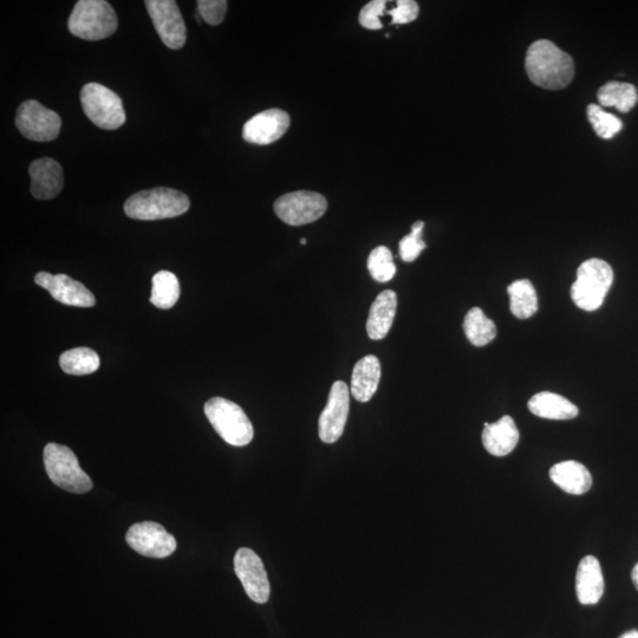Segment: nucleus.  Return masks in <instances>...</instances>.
<instances>
[{
    "label": "nucleus",
    "instance_id": "1",
    "mask_svg": "<svg viewBox=\"0 0 638 638\" xmlns=\"http://www.w3.org/2000/svg\"><path fill=\"white\" fill-rule=\"evenodd\" d=\"M525 68L532 83L548 90L568 87L575 76L572 57L546 39L531 44L527 50Z\"/></svg>",
    "mask_w": 638,
    "mask_h": 638
},
{
    "label": "nucleus",
    "instance_id": "2",
    "mask_svg": "<svg viewBox=\"0 0 638 638\" xmlns=\"http://www.w3.org/2000/svg\"><path fill=\"white\" fill-rule=\"evenodd\" d=\"M190 205L185 193L159 187L133 194L126 201L125 212L129 218L152 221L182 216Z\"/></svg>",
    "mask_w": 638,
    "mask_h": 638
},
{
    "label": "nucleus",
    "instance_id": "3",
    "mask_svg": "<svg viewBox=\"0 0 638 638\" xmlns=\"http://www.w3.org/2000/svg\"><path fill=\"white\" fill-rule=\"evenodd\" d=\"M613 283L614 271L607 262L597 258L585 260L571 286L572 301L585 311L600 309Z\"/></svg>",
    "mask_w": 638,
    "mask_h": 638
},
{
    "label": "nucleus",
    "instance_id": "4",
    "mask_svg": "<svg viewBox=\"0 0 638 638\" xmlns=\"http://www.w3.org/2000/svg\"><path fill=\"white\" fill-rule=\"evenodd\" d=\"M119 26L113 6L104 0H80L69 17L68 28L86 41H101L115 34Z\"/></svg>",
    "mask_w": 638,
    "mask_h": 638
},
{
    "label": "nucleus",
    "instance_id": "5",
    "mask_svg": "<svg viewBox=\"0 0 638 638\" xmlns=\"http://www.w3.org/2000/svg\"><path fill=\"white\" fill-rule=\"evenodd\" d=\"M205 414L220 438L229 445H249L255 436L250 419L237 403L223 397H213L206 402Z\"/></svg>",
    "mask_w": 638,
    "mask_h": 638
},
{
    "label": "nucleus",
    "instance_id": "6",
    "mask_svg": "<svg viewBox=\"0 0 638 638\" xmlns=\"http://www.w3.org/2000/svg\"><path fill=\"white\" fill-rule=\"evenodd\" d=\"M44 465L52 483L62 490L75 494L93 490V481L82 470L75 453L69 447L58 444L45 446Z\"/></svg>",
    "mask_w": 638,
    "mask_h": 638
},
{
    "label": "nucleus",
    "instance_id": "7",
    "mask_svg": "<svg viewBox=\"0 0 638 638\" xmlns=\"http://www.w3.org/2000/svg\"><path fill=\"white\" fill-rule=\"evenodd\" d=\"M81 103L88 119L101 129H119L126 122L120 96L100 83H88L82 88Z\"/></svg>",
    "mask_w": 638,
    "mask_h": 638
},
{
    "label": "nucleus",
    "instance_id": "8",
    "mask_svg": "<svg viewBox=\"0 0 638 638\" xmlns=\"http://www.w3.org/2000/svg\"><path fill=\"white\" fill-rule=\"evenodd\" d=\"M16 125L24 138L49 142L60 135L62 120L54 110L45 108L35 100H29L18 107Z\"/></svg>",
    "mask_w": 638,
    "mask_h": 638
},
{
    "label": "nucleus",
    "instance_id": "9",
    "mask_svg": "<svg viewBox=\"0 0 638 638\" xmlns=\"http://www.w3.org/2000/svg\"><path fill=\"white\" fill-rule=\"evenodd\" d=\"M277 217L291 226L314 223L328 210V201L322 194L299 191L284 194L275 206Z\"/></svg>",
    "mask_w": 638,
    "mask_h": 638
},
{
    "label": "nucleus",
    "instance_id": "10",
    "mask_svg": "<svg viewBox=\"0 0 638 638\" xmlns=\"http://www.w3.org/2000/svg\"><path fill=\"white\" fill-rule=\"evenodd\" d=\"M161 41L172 50L186 43V25L179 6L173 0H147L145 3Z\"/></svg>",
    "mask_w": 638,
    "mask_h": 638
},
{
    "label": "nucleus",
    "instance_id": "11",
    "mask_svg": "<svg viewBox=\"0 0 638 638\" xmlns=\"http://www.w3.org/2000/svg\"><path fill=\"white\" fill-rule=\"evenodd\" d=\"M126 540L130 548L149 558H166L177 550V540L164 526L154 522L130 526Z\"/></svg>",
    "mask_w": 638,
    "mask_h": 638
},
{
    "label": "nucleus",
    "instance_id": "12",
    "mask_svg": "<svg viewBox=\"0 0 638 638\" xmlns=\"http://www.w3.org/2000/svg\"><path fill=\"white\" fill-rule=\"evenodd\" d=\"M350 407L349 387L343 381L332 384L328 405L318 421L319 438L324 444H335L347 425Z\"/></svg>",
    "mask_w": 638,
    "mask_h": 638
},
{
    "label": "nucleus",
    "instance_id": "13",
    "mask_svg": "<svg viewBox=\"0 0 638 638\" xmlns=\"http://www.w3.org/2000/svg\"><path fill=\"white\" fill-rule=\"evenodd\" d=\"M234 571L253 602L264 604L270 598L268 572L262 559L251 549H239L234 557Z\"/></svg>",
    "mask_w": 638,
    "mask_h": 638
},
{
    "label": "nucleus",
    "instance_id": "14",
    "mask_svg": "<svg viewBox=\"0 0 638 638\" xmlns=\"http://www.w3.org/2000/svg\"><path fill=\"white\" fill-rule=\"evenodd\" d=\"M35 282L41 288L48 290L57 302L70 307L91 308L96 304V299L90 290L67 275L54 276L48 272H39Z\"/></svg>",
    "mask_w": 638,
    "mask_h": 638
},
{
    "label": "nucleus",
    "instance_id": "15",
    "mask_svg": "<svg viewBox=\"0 0 638 638\" xmlns=\"http://www.w3.org/2000/svg\"><path fill=\"white\" fill-rule=\"evenodd\" d=\"M290 116L282 109H268L245 123L243 138L253 145L266 146L288 132Z\"/></svg>",
    "mask_w": 638,
    "mask_h": 638
},
{
    "label": "nucleus",
    "instance_id": "16",
    "mask_svg": "<svg viewBox=\"0 0 638 638\" xmlns=\"http://www.w3.org/2000/svg\"><path fill=\"white\" fill-rule=\"evenodd\" d=\"M31 194L39 200H50L61 193L63 169L54 159H38L30 165Z\"/></svg>",
    "mask_w": 638,
    "mask_h": 638
},
{
    "label": "nucleus",
    "instance_id": "17",
    "mask_svg": "<svg viewBox=\"0 0 638 638\" xmlns=\"http://www.w3.org/2000/svg\"><path fill=\"white\" fill-rule=\"evenodd\" d=\"M576 594L579 603L592 605L600 602L604 594V577L600 562L594 556L584 557L578 565Z\"/></svg>",
    "mask_w": 638,
    "mask_h": 638
},
{
    "label": "nucleus",
    "instance_id": "18",
    "mask_svg": "<svg viewBox=\"0 0 638 638\" xmlns=\"http://www.w3.org/2000/svg\"><path fill=\"white\" fill-rule=\"evenodd\" d=\"M520 434L516 422L509 415L494 423H485L483 444L494 457H505L517 447Z\"/></svg>",
    "mask_w": 638,
    "mask_h": 638
},
{
    "label": "nucleus",
    "instance_id": "19",
    "mask_svg": "<svg viewBox=\"0 0 638 638\" xmlns=\"http://www.w3.org/2000/svg\"><path fill=\"white\" fill-rule=\"evenodd\" d=\"M381 380V363L379 358L369 355L356 363L351 376V395L358 402L371 400L379 388Z\"/></svg>",
    "mask_w": 638,
    "mask_h": 638
},
{
    "label": "nucleus",
    "instance_id": "20",
    "mask_svg": "<svg viewBox=\"0 0 638 638\" xmlns=\"http://www.w3.org/2000/svg\"><path fill=\"white\" fill-rule=\"evenodd\" d=\"M397 309V296L393 290L381 292L369 311L367 332L371 340L380 341L388 335Z\"/></svg>",
    "mask_w": 638,
    "mask_h": 638
},
{
    "label": "nucleus",
    "instance_id": "21",
    "mask_svg": "<svg viewBox=\"0 0 638 638\" xmlns=\"http://www.w3.org/2000/svg\"><path fill=\"white\" fill-rule=\"evenodd\" d=\"M550 478L566 493L582 496L592 486V477L587 467L574 460L559 462L550 470Z\"/></svg>",
    "mask_w": 638,
    "mask_h": 638
},
{
    "label": "nucleus",
    "instance_id": "22",
    "mask_svg": "<svg viewBox=\"0 0 638 638\" xmlns=\"http://www.w3.org/2000/svg\"><path fill=\"white\" fill-rule=\"evenodd\" d=\"M529 409L538 418L571 420L578 415V408L562 395L550 392L538 393L529 401Z\"/></svg>",
    "mask_w": 638,
    "mask_h": 638
},
{
    "label": "nucleus",
    "instance_id": "23",
    "mask_svg": "<svg viewBox=\"0 0 638 638\" xmlns=\"http://www.w3.org/2000/svg\"><path fill=\"white\" fill-rule=\"evenodd\" d=\"M598 102L601 107H615L622 113H628L636 106L638 94L630 83L611 81L598 90Z\"/></svg>",
    "mask_w": 638,
    "mask_h": 638
},
{
    "label": "nucleus",
    "instance_id": "24",
    "mask_svg": "<svg viewBox=\"0 0 638 638\" xmlns=\"http://www.w3.org/2000/svg\"><path fill=\"white\" fill-rule=\"evenodd\" d=\"M510 296V308L514 316L520 319L530 318L538 311V297L535 286L527 279L513 282L507 288Z\"/></svg>",
    "mask_w": 638,
    "mask_h": 638
},
{
    "label": "nucleus",
    "instance_id": "25",
    "mask_svg": "<svg viewBox=\"0 0 638 638\" xmlns=\"http://www.w3.org/2000/svg\"><path fill=\"white\" fill-rule=\"evenodd\" d=\"M464 331L467 340L474 347H485L497 336V327L480 308H473L467 312L464 321Z\"/></svg>",
    "mask_w": 638,
    "mask_h": 638
},
{
    "label": "nucleus",
    "instance_id": "26",
    "mask_svg": "<svg viewBox=\"0 0 638 638\" xmlns=\"http://www.w3.org/2000/svg\"><path fill=\"white\" fill-rule=\"evenodd\" d=\"M100 356L93 349L75 348L65 351L60 357V366L65 374L82 376L95 373L100 368Z\"/></svg>",
    "mask_w": 638,
    "mask_h": 638
},
{
    "label": "nucleus",
    "instance_id": "27",
    "mask_svg": "<svg viewBox=\"0 0 638 638\" xmlns=\"http://www.w3.org/2000/svg\"><path fill=\"white\" fill-rule=\"evenodd\" d=\"M180 284L177 276L169 271H160L153 277L151 303L159 309H171L178 303Z\"/></svg>",
    "mask_w": 638,
    "mask_h": 638
},
{
    "label": "nucleus",
    "instance_id": "28",
    "mask_svg": "<svg viewBox=\"0 0 638 638\" xmlns=\"http://www.w3.org/2000/svg\"><path fill=\"white\" fill-rule=\"evenodd\" d=\"M368 270L370 276L379 283L392 281L396 275V266L392 252L386 246L376 247L368 258Z\"/></svg>",
    "mask_w": 638,
    "mask_h": 638
},
{
    "label": "nucleus",
    "instance_id": "29",
    "mask_svg": "<svg viewBox=\"0 0 638 638\" xmlns=\"http://www.w3.org/2000/svg\"><path fill=\"white\" fill-rule=\"evenodd\" d=\"M588 119L600 138L609 140L621 132L623 123L618 117L608 112L597 104H590L587 109Z\"/></svg>",
    "mask_w": 638,
    "mask_h": 638
},
{
    "label": "nucleus",
    "instance_id": "30",
    "mask_svg": "<svg viewBox=\"0 0 638 638\" xmlns=\"http://www.w3.org/2000/svg\"><path fill=\"white\" fill-rule=\"evenodd\" d=\"M423 227H425L423 221H416L412 226V232L400 242V257L407 263L414 262L426 249V243L422 239Z\"/></svg>",
    "mask_w": 638,
    "mask_h": 638
},
{
    "label": "nucleus",
    "instance_id": "31",
    "mask_svg": "<svg viewBox=\"0 0 638 638\" xmlns=\"http://www.w3.org/2000/svg\"><path fill=\"white\" fill-rule=\"evenodd\" d=\"M198 13L207 24L219 25L224 21L227 2L225 0H199Z\"/></svg>",
    "mask_w": 638,
    "mask_h": 638
},
{
    "label": "nucleus",
    "instance_id": "32",
    "mask_svg": "<svg viewBox=\"0 0 638 638\" xmlns=\"http://www.w3.org/2000/svg\"><path fill=\"white\" fill-rule=\"evenodd\" d=\"M386 2L384 0H373L368 3L360 12V24L368 30L382 29L380 17L386 12Z\"/></svg>",
    "mask_w": 638,
    "mask_h": 638
},
{
    "label": "nucleus",
    "instance_id": "33",
    "mask_svg": "<svg viewBox=\"0 0 638 638\" xmlns=\"http://www.w3.org/2000/svg\"><path fill=\"white\" fill-rule=\"evenodd\" d=\"M419 11V5L414 0H399L396 2V8L390 10L388 15L392 16L393 24H407L418 18Z\"/></svg>",
    "mask_w": 638,
    "mask_h": 638
},
{
    "label": "nucleus",
    "instance_id": "34",
    "mask_svg": "<svg viewBox=\"0 0 638 638\" xmlns=\"http://www.w3.org/2000/svg\"><path fill=\"white\" fill-rule=\"evenodd\" d=\"M631 579H633L635 587L638 591V563L635 565L633 572H631Z\"/></svg>",
    "mask_w": 638,
    "mask_h": 638
},
{
    "label": "nucleus",
    "instance_id": "35",
    "mask_svg": "<svg viewBox=\"0 0 638 638\" xmlns=\"http://www.w3.org/2000/svg\"><path fill=\"white\" fill-rule=\"evenodd\" d=\"M620 638H638V631L637 630L628 631V633L623 634Z\"/></svg>",
    "mask_w": 638,
    "mask_h": 638
},
{
    "label": "nucleus",
    "instance_id": "36",
    "mask_svg": "<svg viewBox=\"0 0 638 638\" xmlns=\"http://www.w3.org/2000/svg\"><path fill=\"white\" fill-rule=\"evenodd\" d=\"M301 244H302V245H307V239L303 238V239L301 240Z\"/></svg>",
    "mask_w": 638,
    "mask_h": 638
}]
</instances>
